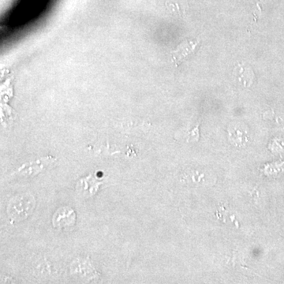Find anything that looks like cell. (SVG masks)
I'll use <instances>...</instances> for the list:
<instances>
[{"label": "cell", "mask_w": 284, "mask_h": 284, "mask_svg": "<svg viewBox=\"0 0 284 284\" xmlns=\"http://www.w3.org/2000/svg\"><path fill=\"white\" fill-rule=\"evenodd\" d=\"M34 207V198L31 195H20L9 203L8 214L15 221H23L33 212Z\"/></svg>", "instance_id": "cell-1"}, {"label": "cell", "mask_w": 284, "mask_h": 284, "mask_svg": "<svg viewBox=\"0 0 284 284\" xmlns=\"http://www.w3.org/2000/svg\"><path fill=\"white\" fill-rule=\"evenodd\" d=\"M76 221L74 211L70 207H61L53 215V226L55 227H64L74 225Z\"/></svg>", "instance_id": "cell-2"}]
</instances>
